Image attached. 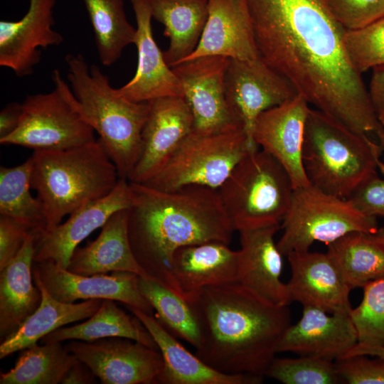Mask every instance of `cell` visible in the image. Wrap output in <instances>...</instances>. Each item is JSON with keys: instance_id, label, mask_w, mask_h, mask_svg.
<instances>
[{"instance_id": "cell-29", "label": "cell", "mask_w": 384, "mask_h": 384, "mask_svg": "<svg viewBox=\"0 0 384 384\" xmlns=\"http://www.w3.org/2000/svg\"><path fill=\"white\" fill-rule=\"evenodd\" d=\"M152 18L162 23L169 39L163 52L171 67L181 63L196 49L208 15V0H149Z\"/></svg>"}, {"instance_id": "cell-47", "label": "cell", "mask_w": 384, "mask_h": 384, "mask_svg": "<svg viewBox=\"0 0 384 384\" xmlns=\"http://www.w3.org/2000/svg\"><path fill=\"white\" fill-rule=\"evenodd\" d=\"M373 235L378 240L384 244V226L378 228Z\"/></svg>"}, {"instance_id": "cell-35", "label": "cell", "mask_w": 384, "mask_h": 384, "mask_svg": "<svg viewBox=\"0 0 384 384\" xmlns=\"http://www.w3.org/2000/svg\"><path fill=\"white\" fill-rule=\"evenodd\" d=\"M32 160L14 167H0V215L11 217L40 233L46 230L43 208L30 190Z\"/></svg>"}, {"instance_id": "cell-31", "label": "cell", "mask_w": 384, "mask_h": 384, "mask_svg": "<svg viewBox=\"0 0 384 384\" xmlns=\"http://www.w3.org/2000/svg\"><path fill=\"white\" fill-rule=\"evenodd\" d=\"M327 247L326 252L351 290L384 277V244L373 234L353 231Z\"/></svg>"}, {"instance_id": "cell-30", "label": "cell", "mask_w": 384, "mask_h": 384, "mask_svg": "<svg viewBox=\"0 0 384 384\" xmlns=\"http://www.w3.org/2000/svg\"><path fill=\"white\" fill-rule=\"evenodd\" d=\"M129 338L158 349L151 335L134 315L132 316L111 299H102L98 309L88 319L69 327H61L41 339L42 343L67 340L93 341L100 338Z\"/></svg>"}, {"instance_id": "cell-39", "label": "cell", "mask_w": 384, "mask_h": 384, "mask_svg": "<svg viewBox=\"0 0 384 384\" xmlns=\"http://www.w3.org/2000/svg\"><path fill=\"white\" fill-rule=\"evenodd\" d=\"M334 18L346 30L363 27L384 16V0H325Z\"/></svg>"}, {"instance_id": "cell-7", "label": "cell", "mask_w": 384, "mask_h": 384, "mask_svg": "<svg viewBox=\"0 0 384 384\" xmlns=\"http://www.w3.org/2000/svg\"><path fill=\"white\" fill-rule=\"evenodd\" d=\"M218 190L233 230L241 232L281 225L294 187L280 163L257 149L235 166Z\"/></svg>"}, {"instance_id": "cell-24", "label": "cell", "mask_w": 384, "mask_h": 384, "mask_svg": "<svg viewBox=\"0 0 384 384\" xmlns=\"http://www.w3.org/2000/svg\"><path fill=\"white\" fill-rule=\"evenodd\" d=\"M154 338L161 352L164 367L158 378L161 384H259L263 378L219 372L188 351L154 315L126 306Z\"/></svg>"}, {"instance_id": "cell-20", "label": "cell", "mask_w": 384, "mask_h": 384, "mask_svg": "<svg viewBox=\"0 0 384 384\" xmlns=\"http://www.w3.org/2000/svg\"><path fill=\"white\" fill-rule=\"evenodd\" d=\"M137 28L134 43L138 61L134 77L117 92L137 102L164 97H183L181 83L167 64L156 43L151 27L152 15L149 0H130Z\"/></svg>"}, {"instance_id": "cell-25", "label": "cell", "mask_w": 384, "mask_h": 384, "mask_svg": "<svg viewBox=\"0 0 384 384\" xmlns=\"http://www.w3.org/2000/svg\"><path fill=\"white\" fill-rule=\"evenodd\" d=\"M238 252L222 242H207L178 248L172 258V277L178 293L186 301L201 289L237 282Z\"/></svg>"}, {"instance_id": "cell-43", "label": "cell", "mask_w": 384, "mask_h": 384, "mask_svg": "<svg viewBox=\"0 0 384 384\" xmlns=\"http://www.w3.org/2000/svg\"><path fill=\"white\" fill-rule=\"evenodd\" d=\"M368 93L375 115L384 127V65L373 69Z\"/></svg>"}, {"instance_id": "cell-10", "label": "cell", "mask_w": 384, "mask_h": 384, "mask_svg": "<svg viewBox=\"0 0 384 384\" xmlns=\"http://www.w3.org/2000/svg\"><path fill=\"white\" fill-rule=\"evenodd\" d=\"M281 228L277 245L283 256L309 250L316 241L327 245L353 231L374 234L378 229L376 218L362 213L348 198L310 184L294 189Z\"/></svg>"}, {"instance_id": "cell-9", "label": "cell", "mask_w": 384, "mask_h": 384, "mask_svg": "<svg viewBox=\"0 0 384 384\" xmlns=\"http://www.w3.org/2000/svg\"><path fill=\"white\" fill-rule=\"evenodd\" d=\"M52 80L51 92L26 97L18 127L0 139L1 144L64 150L96 140L95 130L84 118L76 97L58 70L53 71Z\"/></svg>"}, {"instance_id": "cell-5", "label": "cell", "mask_w": 384, "mask_h": 384, "mask_svg": "<svg viewBox=\"0 0 384 384\" xmlns=\"http://www.w3.org/2000/svg\"><path fill=\"white\" fill-rule=\"evenodd\" d=\"M65 62L68 80L84 118L99 134L119 178L128 179L142 154L149 103L120 95L100 68L89 66L81 54H68Z\"/></svg>"}, {"instance_id": "cell-27", "label": "cell", "mask_w": 384, "mask_h": 384, "mask_svg": "<svg viewBox=\"0 0 384 384\" xmlns=\"http://www.w3.org/2000/svg\"><path fill=\"white\" fill-rule=\"evenodd\" d=\"M38 233L33 231L10 262L0 270V338L14 334L39 306L41 293L33 283Z\"/></svg>"}, {"instance_id": "cell-46", "label": "cell", "mask_w": 384, "mask_h": 384, "mask_svg": "<svg viewBox=\"0 0 384 384\" xmlns=\"http://www.w3.org/2000/svg\"><path fill=\"white\" fill-rule=\"evenodd\" d=\"M356 355L384 357V348L364 346L357 343L343 358Z\"/></svg>"}, {"instance_id": "cell-4", "label": "cell", "mask_w": 384, "mask_h": 384, "mask_svg": "<svg viewBox=\"0 0 384 384\" xmlns=\"http://www.w3.org/2000/svg\"><path fill=\"white\" fill-rule=\"evenodd\" d=\"M31 158V186L42 206L46 231L109 194L119 179L99 139L64 150H34Z\"/></svg>"}, {"instance_id": "cell-45", "label": "cell", "mask_w": 384, "mask_h": 384, "mask_svg": "<svg viewBox=\"0 0 384 384\" xmlns=\"http://www.w3.org/2000/svg\"><path fill=\"white\" fill-rule=\"evenodd\" d=\"M95 375L92 371L79 360L68 370L61 383L90 384L95 383Z\"/></svg>"}, {"instance_id": "cell-36", "label": "cell", "mask_w": 384, "mask_h": 384, "mask_svg": "<svg viewBox=\"0 0 384 384\" xmlns=\"http://www.w3.org/2000/svg\"><path fill=\"white\" fill-rule=\"evenodd\" d=\"M265 376L284 384L343 383L335 361L310 356L299 358H274Z\"/></svg>"}, {"instance_id": "cell-33", "label": "cell", "mask_w": 384, "mask_h": 384, "mask_svg": "<svg viewBox=\"0 0 384 384\" xmlns=\"http://www.w3.org/2000/svg\"><path fill=\"white\" fill-rule=\"evenodd\" d=\"M78 359L61 342L33 345L24 349L14 368L1 373V384L61 383Z\"/></svg>"}, {"instance_id": "cell-22", "label": "cell", "mask_w": 384, "mask_h": 384, "mask_svg": "<svg viewBox=\"0 0 384 384\" xmlns=\"http://www.w3.org/2000/svg\"><path fill=\"white\" fill-rule=\"evenodd\" d=\"M328 314L303 306L301 319L286 329L277 353L288 351L334 361L343 358L358 343L356 329L349 314Z\"/></svg>"}, {"instance_id": "cell-48", "label": "cell", "mask_w": 384, "mask_h": 384, "mask_svg": "<svg viewBox=\"0 0 384 384\" xmlns=\"http://www.w3.org/2000/svg\"><path fill=\"white\" fill-rule=\"evenodd\" d=\"M378 140H379V146L380 147V149H381V153H382V156L381 157H383V161L384 162V131L380 133V134H378Z\"/></svg>"}, {"instance_id": "cell-12", "label": "cell", "mask_w": 384, "mask_h": 384, "mask_svg": "<svg viewBox=\"0 0 384 384\" xmlns=\"http://www.w3.org/2000/svg\"><path fill=\"white\" fill-rule=\"evenodd\" d=\"M228 62L229 58L223 56H203L171 68L192 112L194 132L212 134L243 128L226 100L225 75Z\"/></svg>"}, {"instance_id": "cell-21", "label": "cell", "mask_w": 384, "mask_h": 384, "mask_svg": "<svg viewBox=\"0 0 384 384\" xmlns=\"http://www.w3.org/2000/svg\"><path fill=\"white\" fill-rule=\"evenodd\" d=\"M280 228L277 225L239 232L237 282L269 303L288 306L287 285L281 280L283 255L274 242Z\"/></svg>"}, {"instance_id": "cell-13", "label": "cell", "mask_w": 384, "mask_h": 384, "mask_svg": "<svg viewBox=\"0 0 384 384\" xmlns=\"http://www.w3.org/2000/svg\"><path fill=\"white\" fill-rule=\"evenodd\" d=\"M225 90L233 114L252 142H255L252 132L257 117L298 95L287 79L260 58L247 60L229 59Z\"/></svg>"}, {"instance_id": "cell-40", "label": "cell", "mask_w": 384, "mask_h": 384, "mask_svg": "<svg viewBox=\"0 0 384 384\" xmlns=\"http://www.w3.org/2000/svg\"><path fill=\"white\" fill-rule=\"evenodd\" d=\"M356 355L335 361L343 383L349 384H384V357Z\"/></svg>"}, {"instance_id": "cell-34", "label": "cell", "mask_w": 384, "mask_h": 384, "mask_svg": "<svg viewBox=\"0 0 384 384\" xmlns=\"http://www.w3.org/2000/svg\"><path fill=\"white\" fill-rule=\"evenodd\" d=\"M139 287L156 314L159 323L175 337L185 340L197 349L201 337L199 326L189 303L161 282L139 277Z\"/></svg>"}, {"instance_id": "cell-14", "label": "cell", "mask_w": 384, "mask_h": 384, "mask_svg": "<svg viewBox=\"0 0 384 384\" xmlns=\"http://www.w3.org/2000/svg\"><path fill=\"white\" fill-rule=\"evenodd\" d=\"M33 274L60 302L111 299L154 315V309L139 289V275L135 273L116 271L111 274L82 275L53 262L43 261L33 262Z\"/></svg>"}, {"instance_id": "cell-32", "label": "cell", "mask_w": 384, "mask_h": 384, "mask_svg": "<svg viewBox=\"0 0 384 384\" xmlns=\"http://www.w3.org/2000/svg\"><path fill=\"white\" fill-rule=\"evenodd\" d=\"M100 62L111 66L134 43V28L128 21L124 0H83Z\"/></svg>"}, {"instance_id": "cell-23", "label": "cell", "mask_w": 384, "mask_h": 384, "mask_svg": "<svg viewBox=\"0 0 384 384\" xmlns=\"http://www.w3.org/2000/svg\"><path fill=\"white\" fill-rule=\"evenodd\" d=\"M208 1V18L199 42L181 63L213 55L244 60L260 58L246 0Z\"/></svg>"}, {"instance_id": "cell-6", "label": "cell", "mask_w": 384, "mask_h": 384, "mask_svg": "<svg viewBox=\"0 0 384 384\" xmlns=\"http://www.w3.org/2000/svg\"><path fill=\"white\" fill-rule=\"evenodd\" d=\"M378 144L323 112L309 108L302 149L304 172L312 186L348 198L384 162Z\"/></svg>"}, {"instance_id": "cell-18", "label": "cell", "mask_w": 384, "mask_h": 384, "mask_svg": "<svg viewBox=\"0 0 384 384\" xmlns=\"http://www.w3.org/2000/svg\"><path fill=\"white\" fill-rule=\"evenodd\" d=\"M56 0H29L26 14L16 21H0V65L18 77L31 75L41 50L59 46L63 36L53 28Z\"/></svg>"}, {"instance_id": "cell-37", "label": "cell", "mask_w": 384, "mask_h": 384, "mask_svg": "<svg viewBox=\"0 0 384 384\" xmlns=\"http://www.w3.org/2000/svg\"><path fill=\"white\" fill-rule=\"evenodd\" d=\"M361 302L349 316L358 334V343L384 348V277L367 283Z\"/></svg>"}, {"instance_id": "cell-3", "label": "cell", "mask_w": 384, "mask_h": 384, "mask_svg": "<svg viewBox=\"0 0 384 384\" xmlns=\"http://www.w3.org/2000/svg\"><path fill=\"white\" fill-rule=\"evenodd\" d=\"M201 344L196 354L226 374L264 378L291 325L288 306L269 303L238 282L201 289L187 300Z\"/></svg>"}, {"instance_id": "cell-44", "label": "cell", "mask_w": 384, "mask_h": 384, "mask_svg": "<svg viewBox=\"0 0 384 384\" xmlns=\"http://www.w3.org/2000/svg\"><path fill=\"white\" fill-rule=\"evenodd\" d=\"M22 114L21 103L11 102L0 112V139L14 132L19 125Z\"/></svg>"}, {"instance_id": "cell-19", "label": "cell", "mask_w": 384, "mask_h": 384, "mask_svg": "<svg viewBox=\"0 0 384 384\" xmlns=\"http://www.w3.org/2000/svg\"><path fill=\"white\" fill-rule=\"evenodd\" d=\"M292 275L287 283L291 302L349 314L351 289L327 252L299 251L287 255Z\"/></svg>"}, {"instance_id": "cell-41", "label": "cell", "mask_w": 384, "mask_h": 384, "mask_svg": "<svg viewBox=\"0 0 384 384\" xmlns=\"http://www.w3.org/2000/svg\"><path fill=\"white\" fill-rule=\"evenodd\" d=\"M33 231L27 225L0 215V270L16 257Z\"/></svg>"}, {"instance_id": "cell-11", "label": "cell", "mask_w": 384, "mask_h": 384, "mask_svg": "<svg viewBox=\"0 0 384 384\" xmlns=\"http://www.w3.org/2000/svg\"><path fill=\"white\" fill-rule=\"evenodd\" d=\"M65 346L104 384H156L164 367L159 349L129 338L70 340Z\"/></svg>"}, {"instance_id": "cell-15", "label": "cell", "mask_w": 384, "mask_h": 384, "mask_svg": "<svg viewBox=\"0 0 384 384\" xmlns=\"http://www.w3.org/2000/svg\"><path fill=\"white\" fill-rule=\"evenodd\" d=\"M140 158L128 181L144 183L156 174L193 131V117L183 97H164L147 102Z\"/></svg>"}, {"instance_id": "cell-26", "label": "cell", "mask_w": 384, "mask_h": 384, "mask_svg": "<svg viewBox=\"0 0 384 384\" xmlns=\"http://www.w3.org/2000/svg\"><path fill=\"white\" fill-rule=\"evenodd\" d=\"M128 208L114 213L94 241L73 252L68 270L82 275L131 272L149 277L137 262L129 239Z\"/></svg>"}, {"instance_id": "cell-17", "label": "cell", "mask_w": 384, "mask_h": 384, "mask_svg": "<svg viewBox=\"0 0 384 384\" xmlns=\"http://www.w3.org/2000/svg\"><path fill=\"white\" fill-rule=\"evenodd\" d=\"M131 201L129 181L119 178L109 194L81 207L52 230L37 234L34 262L51 261L67 269L78 245L114 213L129 208Z\"/></svg>"}, {"instance_id": "cell-28", "label": "cell", "mask_w": 384, "mask_h": 384, "mask_svg": "<svg viewBox=\"0 0 384 384\" xmlns=\"http://www.w3.org/2000/svg\"><path fill=\"white\" fill-rule=\"evenodd\" d=\"M33 277L41 293L40 305L14 334L1 341V359L37 344L43 337L65 325L88 319L101 304L102 299L79 303L60 302L47 291L36 276Z\"/></svg>"}, {"instance_id": "cell-38", "label": "cell", "mask_w": 384, "mask_h": 384, "mask_svg": "<svg viewBox=\"0 0 384 384\" xmlns=\"http://www.w3.org/2000/svg\"><path fill=\"white\" fill-rule=\"evenodd\" d=\"M343 44L349 62L361 75L384 65V16L360 28L346 30Z\"/></svg>"}, {"instance_id": "cell-42", "label": "cell", "mask_w": 384, "mask_h": 384, "mask_svg": "<svg viewBox=\"0 0 384 384\" xmlns=\"http://www.w3.org/2000/svg\"><path fill=\"white\" fill-rule=\"evenodd\" d=\"M362 213L384 217V180L374 174L362 183L348 198Z\"/></svg>"}, {"instance_id": "cell-8", "label": "cell", "mask_w": 384, "mask_h": 384, "mask_svg": "<svg viewBox=\"0 0 384 384\" xmlns=\"http://www.w3.org/2000/svg\"><path fill=\"white\" fill-rule=\"evenodd\" d=\"M258 147L243 128L212 134L193 130L164 167L144 184L161 191L188 185L218 189L235 166Z\"/></svg>"}, {"instance_id": "cell-1", "label": "cell", "mask_w": 384, "mask_h": 384, "mask_svg": "<svg viewBox=\"0 0 384 384\" xmlns=\"http://www.w3.org/2000/svg\"><path fill=\"white\" fill-rule=\"evenodd\" d=\"M260 58L309 105L355 132L384 129L325 0H246Z\"/></svg>"}, {"instance_id": "cell-2", "label": "cell", "mask_w": 384, "mask_h": 384, "mask_svg": "<svg viewBox=\"0 0 384 384\" xmlns=\"http://www.w3.org/2000/svg\"><path fill=\"white\" fill-rule=\"evenodd\" d=\"M127 230L133 253L147 275L172 289V258L180 247L229 244L234 231L218 189L188 185L161 191L129 181Z\"/></svg>"}, {"instance_id": "cell-16", "label": "cell", "mask_w": 384, "mask_h": 384, "mask_svg": "<svg viewBox=\"0 0 384 384\" xmlns=\"http://www.w3.org/2000/svg\"><path fill=\"white\" fill-rule=\"evenodd\" d=\"M310 107L301 95L267 110L257 118L252 138L287 172L294 189L309 185L302 162L306 119Z\"/></svg>"}]
</instances>
